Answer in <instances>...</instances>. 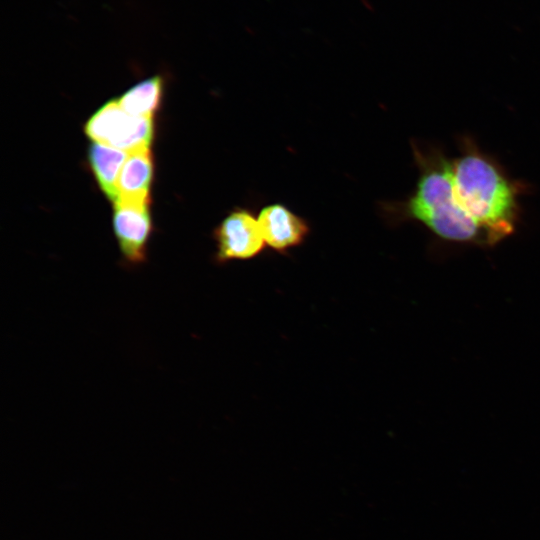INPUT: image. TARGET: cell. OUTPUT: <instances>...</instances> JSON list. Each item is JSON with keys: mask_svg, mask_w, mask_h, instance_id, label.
Here are the masks:
<instances>
[{"mask_svg": "<svg viewBox=\"0 0 540 540\" xmlns=\"http://www.w3.org/2000/svg\"><path fill=\"white\" fill-rule=\"evenodd\" d=\"M152 176L153 163L150 150L139 149L129 152L117 181L118 200L149 202Z\"/></svg>", "mask_w": 540, "mask_h": 540, "instance_id": "obj_7", "label": "cell"}, {"mask_svg": "<svg viewBox=\"0 0 540 540\" xmlns=\"http://www.w3.org/2000/svg\"><path fill=\"white\" fill-rule=\"evenodd\" d=\"M149 202L117 200L113 228L126 267H137L147 260V245L152 232Z\"/></svg>", "mask_w": 540, "mask_h": 540, "instance_id": "obj_5", "label": "cell"}, {"mask_svg": "<svg viewBox=\"0 0 540 540\" xmlns=\"http://www.w3.org/2000/svg\"><path fill=\"white\" fill-rule=\"evenodd\" d=\"M258 222L265 244L279 254L301 246L311 232L308 221L283 203L263 206Z\"/></svg>", "mask_w": 540, "mask_h": 540, "instance_id": "obj_6", "label": "cell"}, {"mask_svg": "<svg viewBox=\"0 0 540 540\" xmlns=\"http://www.w3.org/2000/svg\"><path fill=\"white\" fill-rule=\"evenodd\" d=\"M129 152L94 142L88 152V159L97 183L103 193L113 203L118 198L117 181Z\"/></svg>", "mask_w": 540, "mask_h": 540, "instance_id": "obj_8", "label": "cell"}, {"mask_svg": "<svg viewBox=\"0 0 540 540\" xmlns=\"http://www.w3.org/2000/svg\"><path fill=\"white\" fill-rule=\"evenodd\" d=\"M411 148L418 169L415 189L403 200L378 202L381 219L390 227L418 222L444 241L487 247L483 233L457 201L452 159L440 148L415 140Z\"/></svg>", "mask_w": 540, "mask_h": 540, "instance_id": "obj_1", "label": "cell"}, {"mask_svg": "<svg viewBox=\"0 0 540 540\" xmlns=\"http://www.w3.org/2000/svg\"><path fill=\"white\" fill-rule=\"evenodd\" d=\"M212 237L216 245L213 260L218 265L254 259L266 246L258 218L247 207L233 208L216 226Z\"/></svg>", "mask_w": 540, "mask_h": 540, "instance_id": "obj_4", "label": "cell"}, {"mask_svg": "<svg viewBox=\"0 0 540 540\" xmlns=\"http://www.w3.org/2000/svg\"><path fill=\"white\" fill-rule=\"evenodd\" d=\"M452 176L457 201L483 233L487 247L515 232L520 219L519 197L526 186L510 178L471 137L459 139Z\"/></svg>", "mask_w": 540, "mask_h": 540, "instance_id": "obj_2", "label": "cell"}, {"mask_svg": "<svg viewBox=\"0 0 540 540\" xmlns=\"http://www.w3.org/2000/svg\"><path fill=\"white\" fill-rule=\"evenodd\" d=\"M163 84L161 76L150 77L129 89L117 101L130 115L151 117L160 105Z\"/></svg>", "mask_w": 540, "mask_h": 540, "instance_id": "obj_9", "label": "cell"}, {"mask_svg": "<svg viewBox=\"0 0 540 540\" xmlns=\"http://www.w3.org/2000/svg\"><path fill=\"white\" fill-rule=\"evenodd\" d=\"M151 117L133 116L111 100L87 121L85 133L95 142L126 152L149 149L153 138Z\"/></svg>", "mask_w": 540, "mask_h": 540, "instance_id": "obj_3", "label": "cell"}]
</instances>
